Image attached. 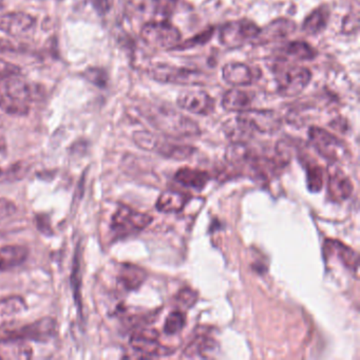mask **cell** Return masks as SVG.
Masks as SVG:
<instances>
[{
	"instance_id": "9a60e30c",
	"label": "cell",
	"mask_w": 360,
	"mask_h": 360,
	"mask_svg": "<svg viewBox=\"0 0 360 360\" xmlns=\"http://www.w3.org/2000/svg\"><path fill=\"white\" fill-rule=\"evenodd\" d=\"M260 158L257 151L244 142H234L225 153L227 163L235 167L249 168L253 173Z\"/></svg>"
},
{
	"instance_id": "8992f818",
	"label": "cell",
	"mask_w": 360,
	"mask_h": 360,
	"mask_svg": "<svg viewBox=\"0 0 360 360\" xmlns=\"http://www.w3.org/2000/svg\"><path fill=\"white\" fill-rule=\"evenodd\" d=\"M151 79L159 83L171 85H203L207 81V75L199 70L159 64L149 70Z\"/></svg>"
},
{
	"instance_id": "4316f807",
	"label": "cell",
	"mask_w": 360,
	"mask_h": 360,
	"mask_svg": "<svg viewBox=\"0 0 360 360\" xmlns=\"http://www.w3.org/2000/svg\"><path fill=\"white\" fill-rule=\"evenodd\" d=\"M217 350L216 340L208 336H198L183 352L184 358H208Z\"/></svg>"
},
{
	"instance_id": "603a6c76",
	"label": "cell",
	"mask_w": 360,
	"mask_h": 360,
	"mask_svg": "<svg viewBox=\"0 0 360 360\" xmlns=\"http://www.w3.org/2000/svg\"><path fill=\"white\" fill-rule=\"evenodd\" d=\"M251 94L238 88H231L224 93L222 97V107L229 112H242L251 107Z\"/></svg>"
},
{
	"instance_id": "74e56055",
	"label": "cell",
	"mask_w": 360,
	"mask_h": 360,
	"mask_svg": "<svg viewBox=\"0 0 360 360\" xmlns=\"http://www.w3.org/2000/svg\"><path fill=\"white\" fill-rule=\"evenodd\" d=\"M176 300H177L178 305L188 309V307H193L196 305L198 300V294L197 292L193 291L189 287H185L178 293Z\"/></svg>"
},
{
	"instance_id": "f546056e",
	"label": "cell",
	"mask_w": 360,
	"mask_h": 360,
	"mask_svg": "<svg viewBox=\"0 0 360 360\" xmlns=\"http://www.w3.org/2000/svg\"><path fill=\"white\" fill-rule=\"evenodd\" d=\"M0 109L8 115L23 117L29 113L30 106L29 104L14 99L0 87Z\"/></svg>"
},
{
	"instance_id": "d4e9b609",
	"label": "cell",
	"mask_w": 360,
	"mask_h": 360,
	"mask_svg": "<svg viewBox=\"0 0 360 360\" xmlns=\"http://www.w3.org/2000/svg\"><path fill=\"white\" fill-rule=\"evenodd\" d=\"M330 21V10L327 6H321L312 11L302 23V31L307 35H317L325 31Z\"/></svg>"
},
{
	"instance_id": "7a4b0ae2",
	"label": "cell",
	"mask_w": 360,
	"mask_h": 360,
	"mask_svg": "<svg viewBox=\"0 0 360 360\" xmlns=\"http://www.w3.org/2000/svg\"><path fill=\"white\" fill-rule=\"evenodd\" d=\"M281 117L273 110L247 109L240 112L236 119V127L242 135L257 131L274 133L281 127Z\"/></svg>"
},
{
	"instance_id": "44dd1931",
	"label": "cell",
	"mask_w": 360,
	"mask_h": 360,
	"mask_svg": "<svg viewBox=\"0 0 360 360\" xmlns=\"http://www.w3.org/2000/svg\"><path fill=\"white\" fill-rule=\"evenodd\" d=\"M189 196L175 191H166L160 195L155 207L163 214H176L183 211L189 202Z\"/></svg>"
},
{
	"instance_id": "277c9868",
	"label": "cell",
	"mask_w": 360,
	"mask_h": 360,
	"mask_svg": "<svg viewBox=\"0 0 360 360\" xmlns=\"http://www.w3.org/2000/svg\"><path fill=\"white\" fill-rule=\"evenodd\" d=\"M278 93L284 97H297L307 89L312 79V72L299 66L276 67Z\"/></svg>"
},
{
	"instance_id": "8d00e7d4",
	"label": "cell",
	"mask_w": 360,
	"mask_h": 360,
	"mask_svg": "<svg viewBox=\"0 0 360 360\" xmlns=\"http://www.w3.org/2000/svg\"><path fill=\"white\" fill-rule=\"evenodd\" d=\"M27 165L16 164L8 170L0 169V182L14 181V180L21 179L26 175Z\"/></svg>"
},
{
	"instance_id": "1f68e13d",
	"label": "cell",
	"mask_w": 360,
	"mask_h": 360,
	"mask_svg": "<svg viewBox=\"0 0 360 360\" xmlns=\"http://www.w3.org/2000/svg\"><path fill=\"white\" fill-rule=\"evenodd\" d=\"M307 171V188L311 193H319L325 183L323 170L317 164L307 163L305 166Z\"/></svg>"
},
{
	"instance_id": "7c38bea8",
	"label": "cell",
	"mask_w": 360,
	"mask_h": 360,
	"mask_svg": "<svg viewBox=\"0 0 360 360\" xmlns=\"http://www.w3.org/2000/svg\"><path fill=\"white\" fill-rule=\"evenodd\" d=\"M35 18L25 12H10L0 15V31L14 37L27 36L35 28Z\"/></svg>"
},
{
	"instance_id": "ba28073f",
	"label": "cell",
	"mask_w": 360,
	"mask_h": 360,
	"mask_svg": "<svg viewBox=\"0 0 360 360\" xmlns=\"http://www.w3.org/2000/svg\"><path fill=\"white\" fill-rule=\"evenodd\" d=\"M307 135H309L310 144L325 159L337 162L345 157L347 153L345 143L331 132L327 131L323 128L313 126L310 128Z\"/></svg>"
},
{
	"instance_id": "cb8c5ba5",
	"label": "cell",
	"mask_w": 360,
	"mask_h": 360,
	"mask_svg": "<svg viewBox=\"0 0 360 360\" xmlns=\"http://www.w3.org/2000/svg\"><path fill=\"white\" fill-rule=\"evenodd\" d=\"M146 279L145 269L133 264H123L120 269L119 282L126 291H135L141 287Z\"/></svg>"
},
{
	"instance_id": "5bb4252c",
	"label": "cell",
	"mask_w": 360,
	"mask_h": 360,
	"mask_svg": "<svg viewBox=\"0 0 360 360\" xmlns=\"http://www.w3.org/2000/svg\"><path fill=\"white\" fill-rule=\"evenodd\" d=\"M177 104L181 109L198 115H211L216 107L215 100L204 91L182 92Z\"/></svg>"
},
{
	"instance_id": "8fae6325",
	"label": "cell",
	"mask_w": 360,
	"mask_h": 360,
	"mask_svg": "<svg viewBox=\"0 0 360 360\" xmlns=\"http://www.w3.org/2000/svg\"><path fill=\"white\" fill-rule=\"evenodd\" d=\"M1 88L14 99L27 104L43 99L45 94L41 85H36L18 77L5 79Z\"/></svg>"
},
{
	"instance_id": "d6a6232c",
	"label": "cell",
	"mask_w": 360,
	"mask_h": 360,
	"mask_svg": "<svg viewBox=\"0 0 360 360\" xmlns=\"http://www.w3.org/2000/svg\"><path fill=\"white\" fill-rule=\"evenodd\" d=\"M215 29L214 28H207V29L198 33L197 35L193 36L191 39H186L184 41H180L173 50L176 51H185V50L193 49V48L200 47L207 44L208 41L213 39Z\"/></svg>"
},
{
	"instance_id": "9c48e42d",
	"label": "cell",
	"mask_w": 360,
	"mask_h": 360,
	"mask_svg": "<svg viewBox=\"0 0 360 360\" xmlns=\"http://www.w3.org/2000/svg\"><path fill=\"white\" fill-rule=\"evenodd\" d=\"M130 345L143 358L162 357L173 353V349L159 343V333L153 329H143L133 334L130 338Z\"/></svg>"
},
{
	"instance_id": "ac0fdd59",
	"label": "cell",
	"mask_w": 360,
	"mask_h": 360,
	"mask_svg": "<svg viewBox=\"0 0 360 360\" xmlns=\"http://www.w3.org/2000/svg\"><path fill=\"white\" fill-rule=\"evenodd\" d=\"M151 151L159 153L160 155L166 158V159L182 161V160L189 159L195 153L196 149L191 146L185 145V144L165 141V140L155 135Z\"/></svg>"
},
{
	"instance_id": "b9f144b4",
	"label": "cell",
	"mask_w": 360,
	"mask_h": 360,
	"mask_svg": "<svg viewBox=\"0 0 360 360\" xmlns=\"http://www.w3.org/2000/svg\"><path fill=\"white\" fill-rule=\"evenodd\" d=\"M1 51H13V46L9 41L0 39V52Z\"/></svg>"
},
{
	"instance_id": "836d02e7",
	"label": "cell",
	"mask_w": 360,
	"mask_h": 360,
	"mask_svg": "<svg viewBox=\"0 0 360 360\" xmlns=\"http://www.w3.org/2000/svg\"><path fill=\"white\" fill-rule=\"evenodd\" d=\"M186 315L181 311H173L166 318L165 325H164V332L167 335H176L180 333L185 327Z\"/></svg>"
},
{
	"instance_id": "ab89813d",
	"label": "cell",
	"mask_w": 360,
	"mask_h": 360,
	"mask_svg": "<svg viewBox=\"0 0 360 360\" xmlns=\"http://www.w3.org/2000/svg\"><path fill=\"white\" fill-rule=\"evenodd\" d=\"M17 211L15 204L7 199H0V222L12 217Z\"/></svg>"
},
{
	"instance_id": "484cf974",
	"label": "cell",
	"mask_w": 360,
	"mask_h": 360,
	"mask_svg": "<svg viewBox=\"0 0 360 360\" xmlns=\"http://www.w3.org/2000/svg\"><path fill=\"white\" fill-rule=\"evenodd\" d=\"M28 249L21 245H6L0 247V271L19 267L27 260Z\"/></svg>"
},
{
	"instance_id": "3957f363",
	"label": "cell",
	"mask_w": 360,
	"mask_h": 360,
	"mask_svg": "<svg viewBox=\"0 0 360 360\" xmlns=\"http://www.w3.org/2000/svg\"><path fill=\"white\" fill-rule=\"evenodd\" d=\"M146 45L160 50H173L181 41V31L167 21H148L141 30Z\"/></svg>"
},
{
	"instance_id": "ffe728a7",
	"label": "cell",
	"mask_w": 360,
	"mask_h": 360,
	"mask_svg": "<svg viewBox=\"0 0 360 360\" xmlns=\"http://www.w3.org/2000/svg\"><path fill=\"white\" fill-rule=\"evenodd\" d=\"M325 251L337 256L348 269L357 274L359 258L358 254L350 249L349 246L336 240H327L325 243Z\"/></svg>"
},
{
	"instance_id": "f1b7e54d",
	"label": "cell",
	"mask_w": 360,
	"mask_h": 360,
	"mask_svg": "<svg viewBox=\"0 0 360 360\" xmlns=\"http://www.w3.org/2000/svg\"><path fill=\"white\" fill-rule=\"evenodd\" d=\"M27 303L21 297L11 296V297L3 298L0 300V319H9L27 311Z\"/></svg>"
},
{
	"instance_id": "6da1fadb",
	"label": "cell",
	"mask_w": 360,
	"mask_h": 360,
	"mask_svg": "<svg viewBox=\"0 0 360 360\" xmlns=\"http://www.w3.org/2000/svg\"><path fill=\"white\" fill-rule=\"evenodd\" d=\"M146 117L151 125L169 138H193L201 133L195 121L167 106H150Z\"/></svg>"
},
{
	"instance_id": "52a82bcc",
	"label": "cell",
	"mask_w": 360,
	"mask_h": 360,
	"mask_svg": "<svg viewBox=\"0 0 360 360\" xmlns=\"http://www.w3.org/2000/svg\"><path fill=\"white\" fill-rule=\"evenodd\" d=\"M260 28L254 21L242 18L227 21L219 32V41L223 47L238 49L245 44L253 41L259 33Z\"/></svg>"
},
{
	"instance_id": "83f0119b",
	"label": "cell",
	"mask_w": 360,
	"mask_h": 360,
	"mask_svg": "<svg viewBox=\"0 0 360 360\" xmlns=\"http://www.w3.org/2000/svg\"><path fill=\"white\" fill-rule=\"evenodd\" d=\"M285 55L291 56L297 61H313L317 57V50L312 47L307 41H291L284 46L282 49Z\"/></svg>"
},
{
	"instance_id": "7402d4cb",
	"label": "cell",
	"mask_w": 360,
	"mask_h": 360,
	"mask_svg": "<svg viewBox=\"0 0 360 360\" xmlns=\"http://www.w3.org/2000/svg\"><path fill=\"white\" fill-rule=\"evenodd\" d=\"M175 180L181 185L200 191L207 185L209 175L204 170L193 169V168H180L175 176Z\"/></svg>"
},
{
	"instance_id": "4fadbf2b",
	"label": "cell",
	"mask_w": 360,
	"mask_h": 360,
	"mask_svg": "<svg viewBox=\"0 0 360 360\" xmlns=\"http://www.w3.org/2000/svg\"><path fill=\"white\" fill-rule=\"evenodd\" d=\"M297 25L289 18H277L260 29L253 43L256 45H267L287 39L292 34L295 33Z\"/></svg>"
},
{
	"instance_id": "2e32d148",
	"label": "cell",
	"mask_w": 360,
	"mask_h": 360,
	"mask_svg": "<svg viewBox=\"0 0 360 360\" xmlns=\"http://www.w3.org/2000/svg\"><path fill=\"white\" fill-rule=\"evenodd\" d=\"M328 191L334 202L345 201L351 197L353 186L348 176L337 166H330L328 169Z\"/></svg>"
},
{
	"instance_id": "30bf717a",
	"label": "cell",
	"mask_w": 360,
	"mask_h": 360,
	"mask_svg": "<svg viewBox=\"0 0 360 360\" xmlns=\"http://www.w3.org/2000/svg\"><path fill=\"white\" fill-rule=\"evenodd\" d=\"M57 322L53 318H41L37 321L32 322L19 330L10 332L8 337L19 338L23 340H33L39 343H46L57 333Z\"/></svg>"
},
{
	"instance_id": "ee69618b",
	"label": "cell",
	"mask_w": 360,
	"mask_h": 360,
	"mask_svg": "<svg viewBox=\"0 0 360 360\" xmlns=\"http://www.w3.org/2000/svg\"><path fill=\"white\" fill-rule=\"evenodd\" d=\"M0 3H1V0H0Z\"/></svg>"
},
{
	"instance_id": "d6986e66",
	"label": "cell",
	"mask_w": 360,
	"mask_h": 360,
	"mask_svg": "<svg viewBox=\"0 0 360 360\" xmlns=\"http://www.w3.org/2000/svg\"><path fill=\"white\" fill-rule=\"evenodd\" d=\"M33 355L32 348L26 340L7 337L0 341V359H30Z\"/></svg>"
},
{
	"instance_id": "d590c367",
	"label": "cell",
	"mask_w": 360,
	"mask_h": 360,
	"mask_svg": "<svg viewBox=\"0 0 360 360\" xmlns=\"http://www.w3.org/2000/svg\"><path fill=\"white\" fill-rule=\"evenodd\" d=\"M85 77L90 83L99 88H105L108 84V74L102 68H89L85 71Z\"/></svg>"
},
{
	"instance_id": "60d3db41",
	"label": "cell",
	"mask_w": 360,
	"mask_h": 360,
	"mask_svg": "<svg viewBox=\"0 0 360 360\" xmlns=\"http://www.w3.org/2000/svg\"><path fill=\"white\" fill-rule=\"evenodd\" d=\"M358 29V14H356L355 17H353V13L348 15L345 18L343 23V31L345 33H353L354 31Z\"/></svg>"
},
{
	"instance_id": "e575fe53",
	"label": "cell",
	"mask_w": 360,
	"mask_h": 360,
	"mask_svg": "<svg viewBox=\"0 0 360 360\" xmlns=\"http://www.w3.org/2000/svg\"><path fill=\"white\" fill-rule=\"evenodd\" d=\"M146 6L153 9V12L157 15L168 17L175 11L178 0H145Z\"/></svg>"
},
{
	"instance_id": "5b68a950",
	"label": "cell",
	"mask_w": 360,
	"mask_h": 360,
	"mask_svg": "<svg viewBox=\"0 0 360 360\" xmlns=\"http://www.w3.org/2000/svg\"><path fill=\"white\" fill-rule=\"evenodd\" d=\"M151 222V216L140 213L128 206H120L112 216L111 231L117 239H123L143 231Z\"/></svg>"
},
{
	"instance_id": "e0dca14e",
	"label": "cell",
	"mask_w": 360,
	"mask_h": 360,
	"mask_svg": "<svg viewBox=\"0 0 360 360\" xmlns=\"http://www.w3.org/2000/svg\"><path fill=\"white\" fill-rule=\"evenodd\" d=\"M224 81L235 87L249 86L255 81L256 77L253 69L243 63H229L222 69Z\"/></svg>"
},
{
	"instance_id": "7bdbcfd3",
	"label": "cell",
	"mask_w": 360,
	"mask_h": 360,
	"mask_svg": "<svg viewBox=\"0 0 360 360\" xmlns=\"http://www.w3.org/2000/svg\"><path fill=\"white\" fill-rule=\"evenodd\" d=\"M1 128H3V122L0 119V151H3L6 148V140L3 135H1Z\"/></svg>"
},
{
	"instance_id": "f35d334b",
	"label": "cell",
	"mask_w": 360,
	"mask_h": 360,
	"mask_svg": "<svg viewBox=\"0 0 360 360\" xmlns=\"http://www.w3.org/2000/svg\"><path fill=\"white\" fill-rule=\"evenodd\" d=\"M19 73H21V70L17 66L7 63V61H0V79L5 81L10 77H18Z\"/></svg>"
},
{
	"instance_id": "4dcf8cb0",
	"label": "cell",
	"mask_w": 360,
	"mask_h": 360,
	"mask_svg": "<svg viewBox=\"0 0 360 360\" xmlns=\"http://www.w3.org/2000/svg\"><path fill=\"white\" fill-rule=\"evenodd\" d=\"M71 287L73 291L74 299L77 302L79 311L82 313V297H81V249L79 245L74 254L73 264H72Z\"/></svg>"
}]
</instances>
